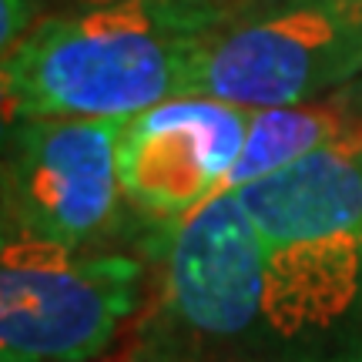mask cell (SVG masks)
<instances>
[{
	"label": "cell",
	"mask_w": 362,
	"mask_h": 362,
	"mask_svg": "<svg viewBox=\"0 0 362 362\" xmlns=\"http://www.w3.org/2000/svg\"><path fill=\"white\" fill-rule=\"evenodd\" d=\"M121 134L124 121L107 117L4 121V232L78 252L121 248L134 215L121 188Z\"/></svg>",
	"instance_id": "obj_6"
},
{
	"label": "cell",
	"mask_w": 362,
	"mask_h": 362,
	"mask_svg": "<svg viewBox=\"0 0 362 362\" xmlns=\"http://www.w3.org/2000/svg\"><path fill=\"white\" fill-rule=\"evenodd\" d=\"M359 124H362V117L352 115L349 107H346V101L336 98V94L325 98V101L296 104V107L255 111L252 124H248L245 151L238 158V165L228 171V178L221 181L215 198L242 192L248 185L275 175V171L288 168V165H296L302 158H309L315 151L329 148V144L349 138Z\"/></svg>",
	"instance_id": "obj_8"
},
{
	"label": "cell",
	"mask_w": 362,
	"mask_h": 362,
	"mask_svg": "<svg viewBox=\"0 0 362 362\" xmlns=\"http://www.w3.org/2000/svg\"><path fill=\"white\" fill-rule=\"evenodd\" d=\"M336 98H342V101H346V107H349L352 115H359L362 117V78L359 81H352L349 88H342L336 94Z\"/></svg>",
	"instance_id": "obj_11"
},
{
	"label": "cell",
	"mask_w": 362,
	"mask_h": 362,
	"mask_svg": "<svg viewBox=\"0 0 362 362\" xmlns=\"http://www.w3.org/2000/svg\"><path fill=\"white\" fill-rule=\"evenodd\" d=\"M235 194L265 245L275 362H362V124Z\"/></svg>",
	"instance_id": "obj_1"
},
{
	"label": "cell",
	"mask_w": 362,
	"mask_h": 362,
	"mask_svg": "<svg viewBox=\"0 0 362 362\" xmlns=\"http://www.w3.org/2000/svg\"><path fill=\"white\" fill-rule=\"evenodd\" d=\"M362 78V30L319 0H245L202 44L185 98L248 111L325 101Z\"/></svg>",
	"instance_id": "obj_5"
},
{
	"label": "cell",
	"mask_w": 362,
	"mask_h": 362,
	"mask_svg": "<svg viewBox=\"0 0 362 362\" xmlns=\"http://www.w3.org/2000/svg\"><path fill=\"white\" fill-rule=\"evenodd\" d=\"M319 4L329 7L336 17H342L346 24H352L356 30H362V0H319Z\"/></svg>",
	"instance_id": "obj_10"
},
{
	"label": "cell",
	"mask_w": 362,
	"mask_h": 362,
	"mask_svg": "<svg viewBox=\"0 0 362 362\" xmlns=\"http://www.w3.org/2000/svg\"><path fill=\"white\" fill-rule=\"evenodd\" d=\"M54 11H61L57 0H0V51L11 54Z\"/></svg>",
	"instance_id": "obj_9"
},
{
	"label": "cell",
	"mask_w": 362,
	"mask_h": 362,
	"mask_svg": "<svg viewBox=\"0 0 362 362\" xmlns=\"http://www.w3.org/2000/svg\"><path fill=\"white\" fill-rule=\"evenodd\" d=\"M155 305L128 362H275L265 319V245L238 194L141 238Z\"/></svg>",
	"instance_id": "obj_3"
},
{
	"label": "cell",
	"mask_w": 362,
	"mask_h": 362,
	"mask_svg": "<svg viewBox=\"0 0 362 362\" xmlns=\"http://www.w3.org/2000/svg\"><path fill=\"white\" fill-rule=\"evenodd\" d=\"M245 0H128L64 7L4 54V121H128L185 98L194 57Z\"/></svg>",
	"instance_id": "obj_2"
},
{
	"label": "cell",
	"mask_w": 362,
	"mask_h": 362,
	"mask_svg": "<svg viewBox=\"0 0 362 362\" xmlns=\"http://www.w3.org/2000/svg\"><path fill=\"white\" fill-rule=\"evenodd\" d=\"M248 107L215 98H175L124 121L121 188L144 225H178L205 208L245 151Z\"/></svg>",
	"instance_id": "obj_7"
},
{
	"label": "cell",
	"mask_w": 362,
	"mask_h": 362,
	"mask_svg": "<svg viewBox=\"0 0 362 362\" xmlns=\"http://www.w3.org/2000/svg\"><path fill=\"white\" fill-rule=\"evenodd\" d=\"M151 255L128 248L78 252L24 232H4L0 359L94 362L141 312Z\"/></svg>",
	"instance_id": "obj_4"
},
{
	"label": "cell",
	"mask_w": 362,
	"mask_h": 362,
	"mask_svg": "<svg viewBox=\"0 0 362 362\" xmlns=\"http://www.w3.org/2000/svg\"><path fill=\"white\" fill-rule=\"evenodd\" d=\"M111 4H128V0H57V7H111Z\"/></svg>",
	"instance_id": "obj_12"
}]
</instances>
